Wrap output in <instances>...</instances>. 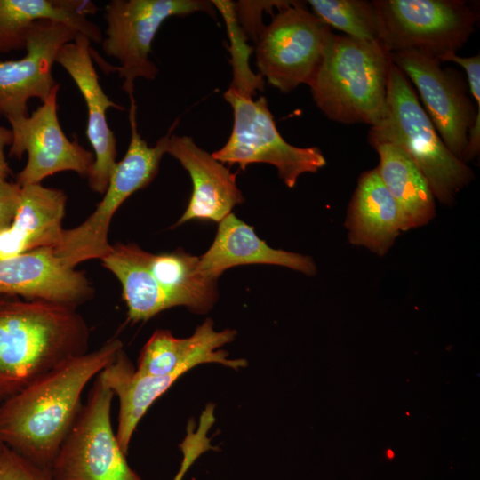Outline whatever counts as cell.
Here are the masks:
<instances>
[{
  "label": "cell",
  "instance_id": "d4e9b609",
  "mask_svg": "<svg viewBox=\"0 0 480 480\" xmlns=\"http://www.w3.org/2000/svg\"><path fill=\"white\" fill-rule=\"evenodd\" d=\"M211 2L224 17L230 37L233 80L229 87L253 96L256 90H263V80L260 75H254L249 66L252 49L246 44L247 37L237 22L234 3L220 0Z\"/></svg>",
  "mask_w": 480,
  "mask_h": 480
},
{
  "label": "cell",
  "instance_id": "4316f807",
  "mask_svg": "<svg viewBox=\"0 0 480 480\" xmlns=\"http://www.w3.org/2000/svg\"><path fill=\"white\" fill-rule=\"evenodd\" d=\"M0 480H51V477L49 471L0 444Z\"/></svg>",
  "mask_w": 480,
  "mask_h": 480
},
{
  "label": "cell",
  "instance_id": "7402d4cb",
  "mask_svg": "<svg viewBox=\"0 0 480 480\" xmlns=\"http://www.w3.org/2000/svg\"><path fill=\"white\" fill-rule=\"evenodd\" d=\"M148 252L130 244L112 245L102 266L119 280L129 319L147 321L171 308L169 300L148 267Z\"/></svg>",
  "mask_w": 480,
  "mask_h": 480
},
{
  "label": "cell",
  "instance_id": "7c38bea8",
  "mask_svg": "<svg viewBox=\"0 0 480 480\" xmlns=\"http://www.w3.org/2000/svg\"><path fill=\"white\" fill-rule=\"evenodd\" d=\"M78 33L61 23L39 20L29 29L25 55L0 61V116L7 120L28 116V102H44L59 84L52 66L60 48L75 40Z\"/></svg>",
  "mask_w": 480,
  "mask_h": 480
},
{
  "label": "cell",
  "instance_id": "52a82bcc",
  "mask_svg": "<svg viewBox=\"0 0 480 480\" xmlns=\"http://www.w3.org/2000/svg\"><path fill=\"white\" fill-rule=\"evenodd\" d=\"M381 44L390 53L417 52L440 60L468 42L477 12L462 0H374Z\"/></svg>",
  "mask_w": 480,
  "mask_h": 480
},
{
  "label": "cell",
  "instance_id": "ffe728a7",
  "mask_svg": "<svg viewBox=\"0 0 480 480\" xmlns=\"http://www.w3.org/2000/svg\"><path fill=\"white\" fill-rule=\"evenodd\" d=\"M97 7L84 0H0V53L25 49L32 26L39 20L64 24L91 42L101 44L103 35L87 19Z\"/></svg>",
  "mask_w": 480,
  "mask_h": 480
},
{
  "label": "cell",
  "instance_id": "f1b7e54d",
  "mask_svg": "<svg viewBox=\"0 0 480 480\" xmlns=\"http://www.w3.org/2000/svg\"><path fill=\"white\" fill-rule=\"evenodd\" d=\"M21 187L0 179V233L12 225L20 203Z\"/></svg>",
  "mask_w": 480,
  "mask_h": 480
},
{
  "label": "cell",
  "instance_id": "484cf974",
  "mask_svg": "<svg viewBox=\"0 0 480 480\" xmlns=\"http://www.w3.org/2000/svg\"><path fill=\"white\" fill-rule=\"evenodd\" d=\"M215 422V405L208 404L200 414L198 422L190 419L187 432L180 444L182 453L180 467L172 480H183L194 462L204 452L213 450L208 432Z\"/></svg>",
  "mask_w": 480,
  "mask_h": 480
},
{
  "label": "cell",
  "instance_id": "7a4b0ae2",
  "mask_svg": "<svg viewBox=\"0 0 480 480\" xmlns=\"http://www.w3.org/2000/svg\"><path fill=\"white\" fill-rule=\"evenodd\" d=\"M0 296V396L8 398L88 352L90 331L75 308Z\"/></svg>",
  "mask_w": 480,
  "mask_h": 480
},
{
  "label": "cell",
  "instance_id": "6da1fadb",
  "mask_svg": "<svg viewBox=\"0 0 480 480\" xmlns=\"http://www.w3.org/2000/svg\"><path fill=\"white\" fill-rule=\"evenodd\" d=\"M123 344L111 339L75 356L0 404V444L50 470L81 407L89 381L117 356Z\"/></svg>",
  "mask_w": 480,
  "mask_h": 480
},
{
  "label": "cell",
  "instance_id": "30bf717a",
  "mask_svg": "<svg viewBox=\"0 0 480 480\" xmlns=\"http://www.w3.org/2000/svg\"><path fill=\"white\" fill-rule=\"evenodd\" d=\"M332 34L331 28L300 2L277 10L255 41L260 76L282 92L309 84Z\"/></svg>",
  "mask_w": 480,
  "mask_h": 480
},
{
  "label": "cell",
  "instance_id": "603a6c76",
  "mask_svg": "<svg viewBox=\"0 0 480 480\" xmlns=\"http://www.w3.org/2000/svg\"><path fill=\"white\" fill-rule=\"evenodd\" d=\"M148 267L171 308L184 306L192 312L204 314L212 308L219 298L218 280L201 271L199 257L181 249L160 254L149 252Z\"/></svg>",
  "mask_w": 480,
  "mask_h": 480
},
{
  "label": "cell",
  "instance_id": "8992f818",
  "mask_svg": "<svg viewBox=\"0 0 480 480\" xmlns=\"http://www.w3.org/2000/svg\"><path fill=\"white\" fill-rule=\"evenodd\" d=\"M393 63L417 88L425 111L451 152L464 163L480 151V108L461 73L417 52L391 53Z\"/></svg>",
  "mask_w": 480,
  "mask_h": 480
},
{
  "label": "cell",
  "instance_id": "9a60e30c",
  "mask_svg": "<svg viewBox=\"0 0 480 480\" xmlns=\"http://www.w3.org/2000/svg\"><path fill=\"white\" fill-rule=\"evenodd\" d=\"M232 329L216 331L207 318L188 338H176L168 330H156L145 343L137 360L135 372L144 376L183 375L196 365L220 364L238 370L247 365L245 359H231L224 349H218L235 340Z\"/></svg>",
  "mask_w": 480,
  "mask_h": 480
},
{
  "label": "cell",
  "instance_id": "4dcf8cb0",
  "mask_svg": "<svg viewBox=\"0 0 480 480\" xmlns=\"http://www.w3.org/2000/svg\"><path fill=\"white\" fill-rule=\"evenodd\" d=\"M1 402H2V398H1V396H0V404H1Z\"/></svg>",
  "mask_w": 480,
  "mask_h": 480
},
{
  "label": "cell",
  "instance_id": "5bb4252c",
  "mask_svg": "<svg viewBox=\"0 0 480 480\" xmlns=\"http://www.w3.org/2000/svg\"><path fill=\"white\" fill-rule=\"evenodd\" d=\"M93 292L84 274L66 266L52 247L0 259V296H21L76 308Z\"/></svg>",
  "mask_w": 480,
  "mask_h": 480
},
{
  "label": "cell",
  "instance_id": "9c48e42d",
  "mask_svg": "<svg viewBox=\"0 0 480 480\" xmlns=\"http://www.w3.org/2000/svg\"><path fill=\"white\" fill-rule=\"evenodd\" d=\"M204 12L215 17V7L204 0H112L105 6L107 22L101 47L116 59L113 67L123 79V90L133 100L137 78L153 80L158 69L150 60L152 42L162 24L172 16Z\"/></svg>",
  "mask_w": 480,
  "mask_h": 480
},
{
  "label": "cell",
  "instance_id": "83f0119b",
  "mask_svg": "<svg viewBox=\"0 0 480 480\" xmlns=\"http://www.w3.org/2000/svg\"><path fill=\"white\" fill-rule=\"evenodd\" d=\"M292 1H238L234 3L237 22L246 37L256 41L263 28L261 15L263 11L277 10L290 4Z\"/></svg>",
  "mask_w": 480,
  "mask_h": 480
},
{
  "label": "cell",
  "instance_id": "cb8c5ba5",
  "mask_svg": "<svg viewBox=\"0 0 480 480\" xmlns=\"http://www.w3.org/2000/svg\"><path fill=\"white\" fill-rule=\"evenodd\" d=\"M312 12L347 36L381 44V21L373 1L309 0Z\"/></svg>",
  "mask_w": 480,
  "mask_h": 480
},
{
  "label": "cell",
  "instance_id": "e0dca14e",
  "mask_svg": "<svg viewBox=\"0 0 480 480\" xmlns=\"http://www.w3.org/2000/svg\"><path fill=\"white\" fill-rule=\"evenodd\" d=\"M218 223L212 245L199 257L200 269L206 276L218 280L225 270L246 264L277 265L307 276L316 274L311 257L270 247L256 235L252 226L233 212Z\"/></svg>",
  "mask_w": 480,
  "mask_h": 480
},
{
  "label": "cell",
  "instance_id": "5b68a950",
  "mask_svg": "<svg viewBox=\"0 0 480 480\" xmlns=\"http://www.w3.org/2000/svg\"><path fill=\"white\" fill-rule=\"evenodd\" d=\"M224 99L232 108L234 123L228 141L212 153L220 163L238 164L241 170L251 164H272L290 188H294L303 173L316 172L326 164L317 147H296L281 136L265 97L253 100L252 96L229 87Z\"/></svg>",
  "mask_w": 480,
  "mask_h": 480
},
{
  "label": "cell",
  "instance_id": "ba28073f",
  "mask_svg": "<svg viewBox=\"0 0 480 480\" xmlns=\"http://www.w3.org/2000/svg\"><path fill=\"white\" fill-rule=\"evenodd\" d=\"M113 397L97 376L52 463L51 480H143L129 466L113 430Z\"/></svg>",
  "mask_w": 480,
  "mask_h": 480
},
{
  "label": "cell",
  "instance_id": "2e32d148",
  "mask_svg": "<svg viewBox=\"0 0 480 480\" xmlns=\"http://www.w3.org/2000/svg\"><path fill=\"white\" fill-rule=\"evenodd\" d=\"M166 154L177 159L188 172L193 191L188 207L175 226L193 220L219 222L243 203L236 174L188 136L171 134Z\"/></svg>",
  "mask_w": 480,
  "mask_h": 480
},
{
  "label": "cell",
  "instance_id": "f546056e",
  "mask_svg": "<svg viewBox=\"0 0 480 480\" xmlns=\"http://www.w3.org/2000/svg\"><path fill=\"white\" fill-rule=\"evenodd\" d=\"M12 140V130L0 125V179L7 180L12 173L4 155V149L6 147H10Z\"/></svg>",
  "mask_w": 480,
  "mask_h": 480
},
{
  "label": "cell",
  "instance_id": "277c9868",
  "mask_svg": "<svg viewBox=\"0 0 480 480\" xmlns=\"http://www.w3.org/2000/svg\"><path fill=\"white\" fill-rule=\"evenodd\" d=\"M368 141L372 147L390 143L403 149L428 180L435 199L444 205H452L458 193L475 178L472 169L446 147L409 79L394 63L385 111L371 126Z\"/></svg>",
  "mask_w": 480,
  "mask_h": 480
},
{
  "label": "cell",
  "instance_id": "ac0fdd59",
  "mask_svg": "<svg viewBox=\"0 0 480 480\" xmlns=\"http://www.w3.org/2000/svg\"><path fill=\"white\" fill-rule=\"evenodd\" d=\"M348 242L384 256L404 232L401 211L376 168L363 172L349 202L344 223Z\"/></svg>",
  "mask_w": 480,
  "mask_h": 480
},
{
  "label": "cell",
  "instance_id": "44dd1931",
  "mask_svg": "<svg viewBox=\"0 0 480 480\" xmlns=\"http://www.w3.org/2000/svg\"><path fill=\"white\" fill-rule=\"evenodd\" d=\"M372 148L380 158L375 168L401 211L404 232L427 225L436 216V199L424 175L400 148L390 143Z\"/></svg>",
  "mask_w": 480,
  "mask_h": 480
},
{
  "label": "cell",
  "instance_id": "4fadbf2b",
  "mask_svg": "<svg viewBox=\"0 0 480 480\" xmlns=\"http://www.w3.org/2000/svg\"><path fill=\"white\" fill-rule=\"evenodd\" d=\"M56 62L73 79L87 108L85 134L92 148L94 163L87 175L92 190L103 194L116 164V139L107 121V110L124 107L115 103L105 93L93 65L91 41L78 34L75 40L59 51Z\"/></svg>",
  "mask_w": 480,
  "mask_h": 480
},
{
  "label": "cell",
  "instance_id": "3957f363",
  "mask_svg": "<svg viewBox=\"0 0 480 480\" xmlns=\"http://www.w3.org/2000/svg\"><path fill=\"white\" fill-rule=\"evenodd\" d=\"M392 63L382 44L332 33L308 84L316 105L332 121L375 125L385 111Z\"/></svg>",
  "mask_w": 480,
  "mask_h": 480
},
{
  "label": "cell",
  "instance_id": "d6986e66",
  "mask_svg": "<svg viewBox=\"0 0 480 480\" xmlns=\"http://www.w3.org/2000/svg\"><path fill=\"white\" fill-rule=\"evenodd\" d=\"M67 200L61 189L41 183L22 186L13 221L0 233V259L39 248H55L64 232Z\"/></svg>",
  "mask_w": 480,
  "mask_h": 480
},
{
  "label": "cell",
  "instance_id": "8fae6325",
  "mask_svg": "<svg viewBox=\"0 0 480 480\" xmlns=\"http://www.w3.org/2000/svg\"><path fill=\"white\" fill-rule=\"evenodd\" d=\"M60 84L46 100L31 115L11 118L12 140L9 156L20 159L28 154L24 168L17 173L16 183L20 187L41 183L55 173L72 171L87 177L94 154L82 147L76 139L70 140L64 133L57 115V94Z\"/></svg>",
  "mask_w": 480,
  "mask_h": 480
}]
</instances>
